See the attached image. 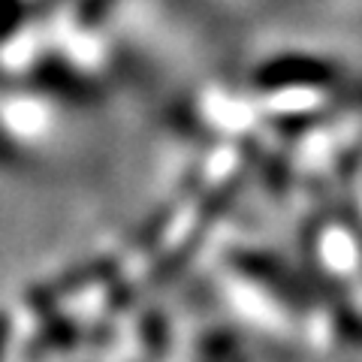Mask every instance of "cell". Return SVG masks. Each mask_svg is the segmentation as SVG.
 Wrapping results in <instances>:
<instances>
[{
  "label": "cell",
  "instance_id": "obj_1",
  "mask_svg": "<svg viewBox=\"0 0 362 362\" xmlns=\"http://www.w3.org/2000/svg\"><path fill=\"white\" fill-rule=\"evenodd\" d=\"M347 332L354 335V341L362 344V323H359V320H350V323H347Z\"/></svg>",
  "mask_w": 362,
  "mask_h": 362
}]
</instances>
